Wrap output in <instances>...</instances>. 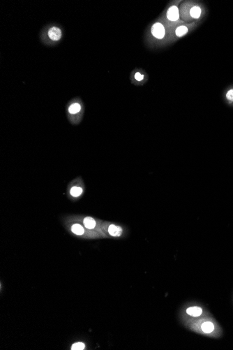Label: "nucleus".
Wrapping results in <instances>:
<instances>
[{"label": "nucleus", "instance_id": "obj_1", "mask_svg": "<svg viewBox=\"0 0 233 350\" xmlns=\"http://www.w3.org/2000/svg\"><path fill=\"white\" fill-rule=\"evenodd\" d=\"M152 34L153 37L161 39L165 36V29L162 24L156 23L152 27Z\"/></svg>", "mask_w": 233, "mask_h": 350}, {"label": "nucleus", "instance_id": "obj_2", "mask_svg": "<svg viewBox=\"0 0 233 350\" xmlns=\"http://www.w3.org/2000/svg\"><path fill=\"white\" fill-rule=\"evenodd\" d=\"M179 10L178 8L175 6L171 7L167 12V18L171 21H176L179 19Z\"/></svg>", "mask_w": 233, "mask_h": 350}, {"label": "nucleus", "instance_id": "obj_3", "mask_svg": "<svg viewBox=\"0 0 233 350\" xmlns=\"http://www.w3.org/2000/svg\"><path fill=\"white\" fill-rule=\"evenodd\" d=\"M48 36L50 39L53 41H58L62 37V31L58 27H53L49 29Z\"/></svg>", "mask_w": 233, "mask_h": 350}, {"label": "nucleus", "instance_id": "obj_4", "mask_svg": "<svg viewBox=\"0 0 233 350\" xmlns=\"http://www.w3.org/2000/svg\"><path fill=\"white\" fill-rule=\"evenodd\" d=\"M108 233L112 236L119 237L122 234V228L119 226L111 224L108 227Z\"/></svg>", "mask_w": 233, "mask_h": 350}, {"label": "nucleus", "instance_id": "obj_5", "mask_svg": "<svg viewBox=\"0 0 233 350\" xmlns=\"http://www.w3.org/2000/svg\"><path fill=\"white\" fill-rule=\"evenodd\" d=\"M186 312L192 317H199L202 315V310L199 307H191L186 310Z\"/></svg>", "mask_w": 233, "mask_h": 350}, {"label": "nucleus", "instance_id": "obj_6", "mask_svg": "<svg viewBox=\"0 0 233 350\" xmlns=\"http://www.w3.org/2000/svg\"><path fill=\"white\" fill-rule=\"evenodd\" d=\"M202 330L205 333H212L214 330V326L213 323L210 321H206L204 322L201 326Z\"/></svg>", "mask_w": 233, "mask_h": 350}, {"label": "nucleus", "instance_id": "obj_7", "mask_svg": "<svg viewBox=\"0 0 233 350\" xmlns=\"http://www.w3.org/2000/svg\"><path fill=\"white\" fill-rule=\"evenodd\" d=\"M83 223L84 227H85L87 228H89V229H92V228H94L96 226L95 220L92 218V217H87L86 218H84Z\"/></svg>", "mask_w": 233, "mask_h": 350}, {"label": "nucleus", "instance_id": "obj_8", "mask_svg": "<svg viewBox=\"0 0 233 350\" xmlns=\"http://www.w3.org/2000/svg\"><path fill=\"white\" fill-rule=\"evenodd\" d=\"M71 231H72V232L73 233L76 234V235H78V236H81L83 235L84 232V230L83 227H82L81 225L80 224H73L72 226V227H71Z\"/></svg>", "mask_w": 233, "mask_h": 350}, {"label": "nucleus", "instance_id": "obj_9", "mask_svg": "<svg viewBox=\"0 0 233 350\" xmlns=\"http://www.w3.org/2000/svg\"><path fill=\"white\" fill-rule=\"evenodd\" d=\"M70 193L73 197H80V196L82 194V193H83V189L80 187H76V186L73 187L71 189Z\"/></svg>", "mask_w": 233, "mask_h": 350}, {"label": "nucleus", "instance_id": "obj_10", "mask_svg": "<svg viewBox=\"0 0 233 350\" xmlns=\"http://www.w3.org/2000/svg\"><path fill=\"white\" fill-rule=\"evenodd\" d=\"M190 14L194 18H198L201 15V9L198 7L192 8L190 11Z\"/></svg>", "mask_w": 233, "mask_h": 350}, {"label": "nucleus", "instance_id": "obj_11", "mask_svg": "<svg viewBox=\"0 0 233 350\" xmlns=\"http://www.w3.org/2000/svg\"><path fill=\"white\" fill-rule=\"evenodd\" d=\"M80 109H81V106L80 104L78 103H75L73 104L72 105H71L69 109H68V111H69V113L71 114H76L80 111Z\"/></svg>", "mask_w": 233, "mask_h": 350}, {"label": "nucleus", "instance_id": "obj_12", "mask_svg": "<svg viewBox=\"0 0 233 350\" xmlns=\"http://www.w3.org/2000/svg\"><path fill=\"white\" fill-rule=\"evenodd\" d=\"M188 32V28L185 26H180L176 29V34L178 37H182Z\"/></svg>", "mask_w": 233, "mask_h": 350}, {"label": "nucleus", "instance_id": "obj_13", "mask_svg": "<svg viewBox=\"0 0 233 350\" xmlns=\"http://www.w3.org/2000/svg\"><path fill=\"white\" fill-rule=\"evenodd\" d=\"M84 344L83 343H77L73 344L72 347H71V349L72 350H83L84 349Z\"/></svg>", "mask_w": 233, "mask_h": 350}, {"label": "nucleus", "instance_id": "obj_14", "mask_svg": "<svg viewBox=\"0 0 233 350\" xmlns=\"http://www.w3.org/2000/svg\"><path fill=\"white\" fill-rule=\"evenodd\" d=\"M226 97L229 101L233 102V89L229 90L226 94Z\"/></svg>", "mask_w": 233, "mask_h": 350}, {"label": "nucleus", "instance_id": "obj_15", "mask_svg": "<svg viewBox=\"0 0 233 350\" xmlns=\"http://www.w3.org/2000/svg\"><path fill=\"white\" fill-rule=\"evenodd\" d=\"M135 78L137 80V81H142V80H143L144 76L142 75V74L140 73H136L135 74Z\"/></svg>", "mask_w": 233, "mask_h": 350}]
</instances>
